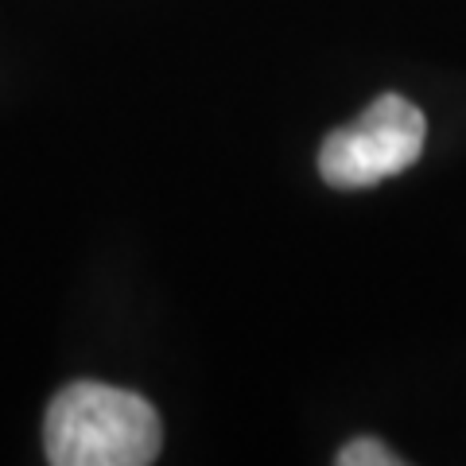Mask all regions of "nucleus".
<instances>
[{
	"label": "nucleus",
	"instance_id": "nucleus-1",
	"mask_svg": "<svg viewBox=\"0 0 466 466\" xmlns=\"http://www.w3.org/2000/svg\"><path fill=\"white\" fill-rule=\"evenodd\" d=\"M43 443L55 466H148L159 455L164 428L137 392L75 381L51 400Z\"/></svg>",
	"mask_w": 466,
	"mask_h": 466
},
{
	"label": "nucleus",
	"instance_id": "nucleus-2",
	"mask_svg": "<svg viewBox=\"0 0 466 466\" xmlns=\"http://www.w3.org/2000/svg\"><path fill=\"white\" fill-rule=\"evenodd\" d=\"M424 113L400 94H381L354 125L339 128L319 148V171L339 191H358L408 171L424 152Z\"/></svg>",
	"mask_w": 466,
	"mask_h": 466
},
{
	"label": "nucleus",
	"instance_id": "nucleus-3",
	"mask_svg": "<svg viewBox=\"0 0 466 466\" xmlns=\"http://www.w3.org/2000/svg\"><path fill=\"white\" fill-rule=\"evenodd\" d=\"M339 462L342 466H397L400 459L377 440H354L339 451Z\"/></svg>",
	"mask_w": 466,
	"mask_h": 466
}]
</instances>
